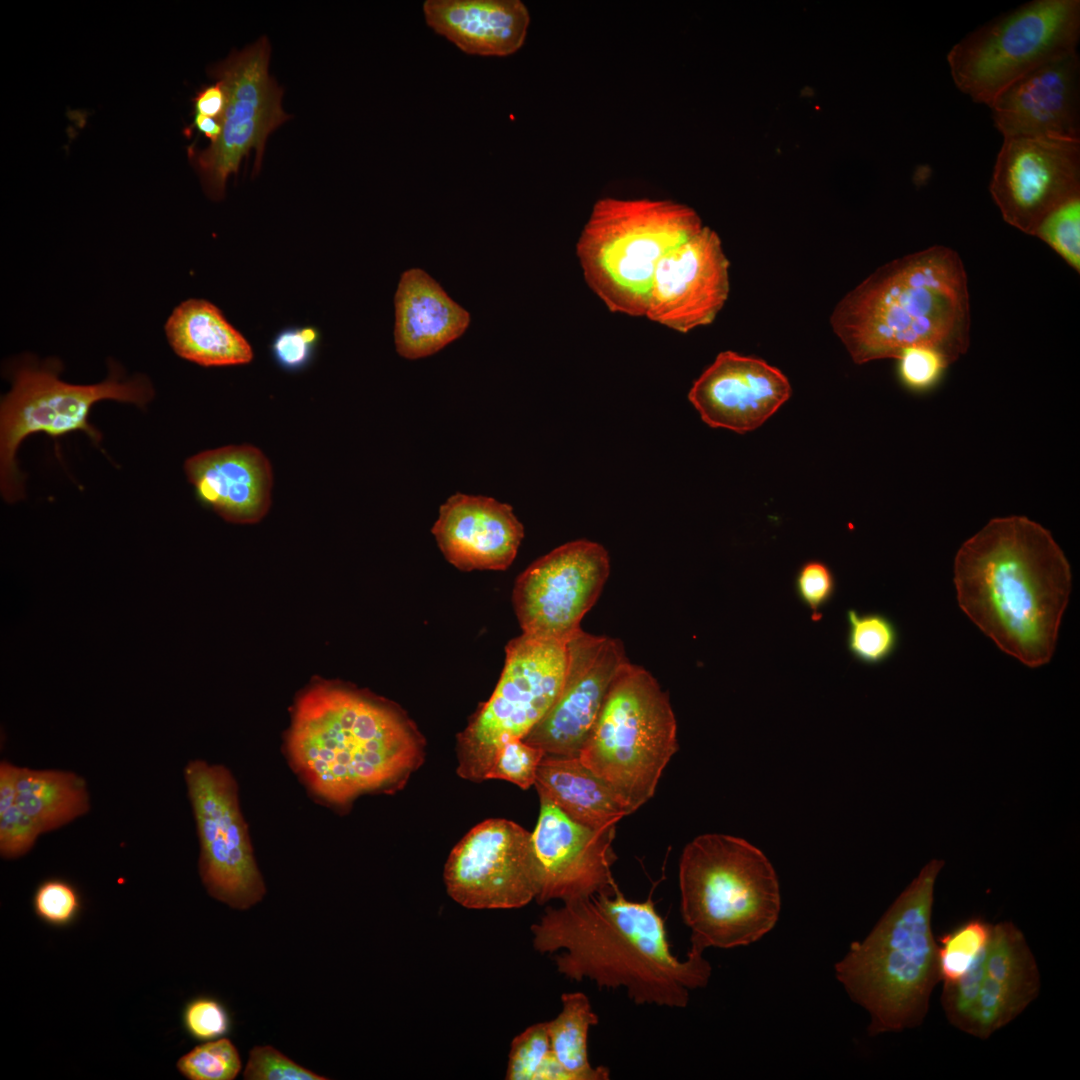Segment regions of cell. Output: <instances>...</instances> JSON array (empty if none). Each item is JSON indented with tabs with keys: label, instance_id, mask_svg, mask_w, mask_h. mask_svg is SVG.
Returning a JSON list of instances; mask_svg holds the SVG:
<instances>
[{
	"label": "cell",
	"instance_id": "obj_1",
	"mask_svg": "<svg viewBox=\"0 0 1080 1080\" xmlns=\"http://www.w3.org/2000/svg\"><path fill=\"white\" fill-rule=\"evenodd\" d=\"M962 611L1024 665L1047 664L1071 591V569L1051 533L1024 516L994 518L954 562Z\"/></svg>",
	"mask_w": 1080,
	"mask_h": 1080
},
{
	"label": "cell",
	"instance_id": "obj_2",
	"mask_svg": "<svg viewBox=\"0 0 1080 1080\" xmlns=\"http://www.w3.org/2000/svg\"><path fill=\"white\" fill-rule=\"evenodd\" d=\"M534 949L554 957L566 978H587L607 989L623 987L637 1005L683 1008L689 991L705 987L712 967L703 952L685 960L671 953L662 916L651 897L631 901L617 889L549 907L531 926Z\"/></svg>",
	"mask_w": 1080,
	"mask_h": 1080
},
{
	"label": "cell",
	"instance_id": "obj_3",
	"mask_svg": "<svg viewBox=\"0 0 1080 1080\" xmlns=\"http://www.w3.org/2000/svg\"><path fill=\"white\" fill-rule=\"evenodd\" d=\"M285 751L311 794L342 807L362 794L399 786L422 762L423 740L389 703L319 683L297 699Z\"/></svg>",
	"mask_w": 1080,
	"mask_h": 1080
},
{
	"label": "cell",
	"instance_id": "obj_4",
	"mask_svg": "<svg viewBox=\"0 0 1080 1080\" xmlns=\"http://www.w3.org/2000/svg\"><path fill=\"white\" fill-rule=\"evenodd\" d=\"M830 321L857 364L898 359L914 346L936 349L951 364L970 343L963 262L941 245L888 262L843 297Z\"/></svg>",
	"mask_w": 1080,
	"mask_h": 1080
},
{
	"label": "cell",
	"instance_id": "obj_5",
	"mask_svg": "<svg viewBox=\"0 0 1080 1080\" xmlns=\"http://www.w3.org/2000/svg\"><path fill=\"white\" fill-rule=\"evenodd\" d=\"M944 860L932 859L894 900L870 933L835 964L849 997L870 1016L868 1033L920 1026L941 981L932 930L934 889Z\"/></svg>",
	"mask_w": 1080,
	"mask_h": 1080
},
{
	"label": "cell",
	"instance_id": "obj_6",
	"mask_svg": "<svg viewBox=\"0 0 1080 1080\" xmlns=\"http://www.w3.org/2000/svg\"><path fill=\"white\" fill-rule=\"evenodd\" d=\"M681 914L691 949L749 945L770 932L781 907L775 870L757 847L724 834L686 845L679 864Z\"/></svg>",
	"mask_w": 1080,
	"mask_h": 1080
},
{
	"label": "cell",
	"instance_id": "obj_7",
	"mask_svg": "<svg viewBox=\"0 0 1080 1080\" xmlns=\"http://www.w3.org/2000/svg\"><path fill=\"white\" fill-rule=\"evenodd\" d=\"M703 227L692 208L671 200L601 198L576 243L584 280L611 312L645 316L660 259Z\"/></svg>",
	"mask_w": 1080,
	"mask_h": 1080
},
{
	"label": "cell",
	"instance_id": "obj_8",
	"mask_svg": "<svg viewBox=\"0 0 1080 1080\" xmlns=\"http://www.w3.org/2000/svg\"><path fill=\"white\" fill-rule=\"evenodd\" d=\"M678 750L668 694L653 675L628 662L613 682L578 757L633 813L655 794Z\"/></svg>",
	"mask_w": 1080,
	"mask_h": 1080
},
{
	"label": "cell",
	"instance_id": "obj_9",
	"mask_svg": "<svg viewBox=\"0 0 1080 1080\" xmlns=\"http://www.w3.org/2000/svg\"><path fill=\"white\" fill-rule=\"evenodd\" d=\"M58 359L41 363L26 360L12 372L11 390L0 407V487L12 502L22 495V477L15 455L21 442L33 433L60 437L80 430L98 444L101 434L88 420L92 406L116 400L144 407L154 396L147 377L125 378L119 365L109 364V375L96 384L76 385L59 378Z\"/></svg>",
	"mask_w": 1080,
	"mask_h": 1080
},
{
	"label": "cell",
	"instance_id": "obj_10",
	"mask_svg": "<svg viewBox=\"0 0 1080 1080\" xmlns=\"http://www.w3.org/2000/svg\"><path fill=\"white\" fill-rule=\"evenodd\" d=\"M1079 36V0H1035L974 30L947 61L958 89L989 106L1028 73L1077 53Z\"/></svg>",
	"mask_w": 1080,
	"mask_h": 1080
},
{
	"label": "cell",
	"instance_id": "obj_11",
	"mask_svg": "<svg viewBox=\"0 0 1080 1080\" xmlns=\"http://www.w3.org/2000/svg\"><path fill=\"white\" fill-rule=\"evenodd\" d=\"M567 667V641L522 633L507 644L493 694L458 737L461 777L485 779L501 745L523 739L554 705Z\"/></svg>",
	"mask_w": 1080,
	"mask_h": 1080
},
{
	"label": "cell",
	"instance_id": "obj_12",
	"mask_svg": "<svg viewBox=\"0 0 1080 1080\" xmlns=\"http://www.w3.org/2000/svg\"><path fill=\"white\" fill-rule=\"evenodd\" d=\"M269 59L270 44L263 36L240 51H232L211 68L227 96L222 131L217 141L203 150L190 146L188 155L213 200L224 197L228 177L238 173L252 148L254 172L259 171L268 136L291 118L281 106L283 88L268 72Z\"/></svg>",
	"mask_w": 1080,
	"mask_h": 1080
},
{
	"label": "cell",
	"instance_id": "obj_13",
	"mask_svg": "<svg viewBox=\"0 0 1080 1080\" xmlns=\"http://www.w3.org/2000/svg\"><path fill=\"white\" fill-rule=\"evenodd\" d=\"M184 780L200 845L198 870L207 892L233 909L260 902L266 887L244 821L238 786L223 765L195 759Z\"/></svg>",
	"mask_w": 1080,
	"mask_h": 1080
},
{
	"label": "cell",
	"instance_id": "obj_14",
	"mask_svg": "<svg viewBox=\"0 0 1080 1080\" xmlns=\"http://www.w3.org/2000/svg\"><path fill=\"white\" fill-rule=\"evenodd\" d=\"M444 882L449 896L465 908L525 906L539 892L532 833L506 819L485 820L451 851Z\"/></svg>",
	"mask_w": 1080,
	"mask_h": 1080
},
{
	"label": "cell",
	"instance_id": "obj_15",
	"mask_svg": "<svg viewBox=\"0 0 1080 1080\" xmlns=\"http://www.w3.org/2000/svg\"><path fill=\"white\" fill-rule=\"evenodd\" d=\"M606 549L585 539L563 544L517 578L512 602L525 634L561 641L575 634L609 577Z\"/></svg>",
	"mask_w": 1080,
	"mask_h": 1080
},
{
	"label": "cell",
	"instance_id": "obj_16",
	"mask_svg": "<svg viewBox=\"0 0 1080 1080\" xmlns=\"http://www.w3.org/2000/svg\"><path fill=\"white\" fill-rule=\"evenodd\" d=\"M989 190L1003 219L1034 236L1048 214L1080 197V141L1005 137Z\"/></svg>",
	"mask_w": 1080,
	"mask_h": 1080
},
{
	"label": "cell",
	"instance_id": "obj_17",
	"mask_svg": "<svg viewBox=\"0 0 1080 1080\" xmlns=\"http://www.w3.org/2000/svg\"><path fill=\"white\" fill-rule=\"evenodd\" d=\"M562 691L523 740L546 755L576 757L589 737L608 692L629 662L618 639L579 629L567 641Z\"/></svg>",
	"mask_w": 1080,
	"mask_h": 1080
},
{
	"label": "cell",
	"instance_id": "obj_18",
	"mask_svg": "<svg viewBox=\"0 0 1080 1080\" xmlns=\"http://www.w3.org/2000/svg\"><path fill=\"white\" fill-rule=\"evenodd\" d=\"M730 291L729 260L718 234L703 227L656 266L645 316L687 333L714 321Z\"/></svg>",
	"mask_w": 1080,
	"mask_h": 1080
},
{
	"label": "cell",
	"instance_id": "obj_19",
	"mask_svg": "<svg viewBox=\"0 0 1080 1080\" xmlns=\"http://www.w3.org/2000/svg\"><path fill=\"white\" fill-rule=\"evenodd\" d=\"M540 801L532 833L539 871L535 899L543 904L613 894L618 889L611 872L616 827L593 829L570 818L549 799L540 796Z\"/></svg>",
	"mask_w": 1080,
	"mask_h": 1080
},
{
	"label": "cell",
	"instance_id": "obj_20",
	"mask_svg": "<svg viewBox=\"0 0 1080 1080\" xmlns=\"http://www.w3.org/2000/svg\"><path fill=\"white\" fill-rule=\"evenodd\" d=\"M791 393L789 380L778 368L724 351L694 382L688 398L709 426L746 433L768 420Z\"/></svg>",
	"mask_w": 1080,
	"mask_h": 1080
},
{
	"label": "cell",
	"instance_id": "obj_21",
	"mask_svg": "<svg viewBox=\"0 0 1080 1080\" xmlns=\"http://www.w3.org/2000/svg\"><path fill=\"white\" fill-rule=\"evenodd\" d=\"M1077 53L1049 62L1003 90L989 105L1003 137L1080 141Z\"/></svg>",
	"mask_w": 1080,
	"mask_h": 1080
},
{
	"label": "cell",
	"instance_id": "obj_22",
	"mask_svg": "<svg viewBox=\"0 0 1080 1080\" xmlns=\"http://www.w3.org/2000/svg\"><path fill=\"white\" fill-rule=\"evenodd\" d=\"M431 531L447 561L463 571L507 569L524 536L510 505L460 493L440 507Z\"/></svg>",
	"mask_w": 1080,
	"mask_h": 1080
},
{
	"label": "cell",
	"instance_id": "obj_23",
	"mask_svg": "<svg viewBox=\"0 0 1080 1080\" xmlns=\"http://www.w3.org/2000/svg\"><path fill=\"white\" fill-rule=\"evenodd\" d=\"M185 472L198 498L228 521L256 522L270 506L271 465L254 446L203 451L186 461Z\"/></svg>",
	"mask_w": 1080,
	"mask_h": 1080
},
{
	"label": "cell",
	"instance_id": "obj_24",
	"mask_svg": "<svg viewBox=\"0 0 1080 1080\" xmlns=\"http://www.w3.org/2000/svg\"><path fill=\"white\" fill-rule=\"evenodd\" d=\"M423 13L437 34L478 56L515 53L524 44L530 23L519 0H427Z\"/></svg>",
	"mask_w": 1080,
	"mask_h": 1080
},
{
	"label": "cell",
	"instance_id": "obj_25",
	"mask_svg": "<svg viewBox=\"0 0 1080 1080\" xmlns=\"http://www.w3.org/2000/svg\"><path fill=\"white\" fill-rule=\"evenodd\" d=\"M394 304L395 345L407 359L436 353L460 337L470 322L469 313L418 268L401 275Z\"/></svg>",
	"mask_w": 1080,
	"mask_h": 1080
},
{
	"label": "cell",
	"instance_id": "obj_26",
	"mask_svg": "<svg viewBox=\"0 0 1080 1080\" xmlns=\"http://www.w3.org/2000/svg\"><path fill=\"white\" fill-rule=\"evenodd\" d=\"M539 796L593 829L616 827L632 812L614 789L576 757L545 755L535 780Z\"/></svg>",
	"mask_w": 1080,
	"mask_h": 1080
},
{
	"label": "cell",
	"instance_id": "obj_27",
	"mask_svg": "<svg viewBox=\"0 0 1080 1080\" xmlns=\"http://www.w3.org/2000/svg\"><path fill=\"white\" fill-rule=\"evenodd\" d=\"M167 340L183 359L204 367L249 363L252 347L225 318L204 299H188L174 308L165 326Z\"/></svg>",
	"mask_w": 1080,
	"mask_h": 1080
},
{
	"label": "cell",
	"instance_id": "obj_28",
	"mask_svg": "<svg viewBox=\"0 0 1080 1080\" xmlns=\"http://www.w3.org/2000/svg\"><path fill=\"white\" fill-rule=\"evenodd\" d=\"M43 833L57 830L91 809L84 777L61 769L19 768L16 803Z\"/></svg>",
	"mask_w": 1080,
	"mask_h": 1080
},
{
	"label": "cell",
	"instance_id": "obj_29",
	"mask_svg": "<svg viewBox=\"0 0 1080 1080\" xmlns=\"http://www.w3.org/2000/svg\"><path fill=\"white\" fill-rule=\"evenodd\" d=\"M561 1012L547 1022L551 1049L572 1080H607V1067H593L587 1050L590 1027L599 1023L588 997L582 992L563 993Z\"/></svg>",
	"mask_w": 1080,
	"mask_h": 1080
},
{
	"label": "cell",
	"instance_id": "obj_30",
	"mask_svg": "<svg viewBox=\"0 0 1080 1080\" xmlns=\"http://www.w3.org/2000/svg\"><path fill=\"white\" fill-rule=\"evenodd\" d=\"M986 975L1005 988L1032 1001L1040 990L1036 959L1022 931L1012 922L992 926L987 945Z\"/></svg>",
	"mask_w": 1080,
	"mask_h": 1080
},
{
	"label": "cell",
	"instance_id": "obj_31",
	"mask_svg": "<svg viewBox=\"0 0 1080 1080\" xmlns=\"http://www.w3.org/2000/svg\"><path fill=\"white\" fill-rule=\"evenodd\" d=\"M846 646L851 656L867 665H878L888 660L899 644V632L895 623L879 612L859 613L854 609L846 612Z\"/></svg>",
	"mask_w": 1080,
	"mask_h": 1080
},
{
	"label": "cell",
	"instance_id": "obj_32",
	"mask_svg": "<svg viewBox=\"0 0 1080 1080\" xmlns=\"http://www.w3.org/2000/svg\"><path fill=\"white\" fill-rule=\"evenodd\" d=\"M993 924L981 917L970 918L944 934L938 944L940 977L943 983L959 978L990 939Z\"/></svg>",
	"mask_w": 1080,
	"mask_h": 1080
},
{
	"label": "cell",
	"instance_id": "obj_33",
	"mask_svg": "<svg viewBox=\"0 0 1080 1080\" xmlns=\"http://www.w3.org/2000/svg\"><path fill=\"white\" fill-rule=\"evenodd\" d=\"M176 1067L189 1080H233L242 1062L232 1041L218 1038L195 1046L179 1058Z\"/></svg>",
	"mask_w": 1080,
	"mask_h": 1080
},
{
	"label": "cell",
	"instance_id": "obj_34",
	"mask_svg": "<svg viewBox=\"0 0 1080 1080\" xmlns=\"http://www.w3.org/2000/svg\"><path fill=\"white\" fill-rule=\"evenodd\" d=\"M1034 236L1054 249L1073 269L1080 271V197L1048 214Z\"/></svg>",
	"mask_w": 1080,
	"mask_h": 1080
},
{
	"label": "cell",
	"instance_id": "obj_35",
	"mask_svg": "<svg viewBox=\"0 0 1080 1080\" xmlns=\"http://www.w3.org/2000/svg\"><path fill=\"white\" fill-rule=\"evenodd\" d=\"M545 752L523 739L506 741L497 750L485 779H502L528 789L535 784L539 764Z\"/></svg>",
	"mask_w": 1080,
	"mask_h": 1080
},
{
	"label": "cell",
	"instance_id": "obj_36",
	"mask_svg": "<svg viewBox=\"0 0 1080 1080\" xmlns=\"http://www.w3.org/2000/svg\"><path fill=\"white\" fill-rule=\"evenodd\" d=\"M987 945L959 978L943 986L941 1002L945 1015L949 1023L961 1031L966 1026L985 978Z\"/></svg>",
	"mask_w": 1080,
	"mask_h": 1080
},
{
	"label": "cell",
	"instance_id": "obj_37",
	"mask_svg": "<svg viewBox=\"0 0 1080 1080\" xmlns=\"http://www.w3.org/2000/svg\"><path fill=\"white\" fill-rule=\"evenodd\" d=\"M551 1053L547 1022L526 1028L511 1042L505 1079L535 1080Z\"/></svg>",
	"mask_w": 1080,
	"mask_h": 1080
},
{
	"label": "cell",
	"instance_id": "obj_38",
	"mask_svg": "<svg viewBox=\"0 0 1080 1080\" xmlns=\"http://www.w3.org/2000/svg\"><path fill=\"white\" fill-rule=\"evenodd\" d=\"M32 905L36 916L43 922L63 927L77 918L81 909V899L77 889L70 882L60 878H50L37 886Z\"/></svg>",
	"mask_w": 1080,
	"mask_h": 1080
},
{
	"label": "cell",
	"instance_id": "obj_39",
	"mask_svg": "<svg viewBox=\"0 0 1080 1080\" xmlns=\"http://www.w3.org/2000/svg\"><path fill=\"white\" fill-rule=\"evenodd\" d=\"M836 578L831 568L820 560H809L798 569L794 589L798 599L812 612L814 621L820 620L836 592Z\"/></svg>",
	"mask_w": 1080,
	"mask_h": 1080
},
{
	"label": "cell",
	"instance_id": "obj_40",
	"mask_svg": "<svg viewBox=\"0 0 1080 1080\" xmlns=\"http://www.w3.org/2000/svg\"><path fill=\"white\" fill-rule=\"evenodd\" d=\"M243 1076L246 1080L327 1079L297 1064L269 1045L255 1046L250 1050Z\"/></svg>",
	"mask_w": 1080,
	"mask_h": 1080
},
{
	"label": "cell",
	"instance_id": "obj_41",
	"mask_svg": "<svg viewBox=\"0 0 1080 1080\" xmlns=\"http://www.w3.org/2000/svg\"><path fill=\"white\" fill-rule=\"evenodd\" d=\"M183 1025L194 1039L209 1041L222 1038L231 1029L226 1007L217 999L202 996L188 1002L182 1014Z\"/></svg>",
	"mask_w": 1080,
	"mask_h": 1080
},
{
	"label": "cell",
	"instance_id": "obj_42",
	"mask_svg": "<svg viewBox=\"0 0 1080 1080\" xmlns=\"http://www.w3.org/2000/svg\"><path fill=\"white\" fill-rule=\"evenodd\" d=\"M42 829L37 822L14 804L0 814V855L14 860L26 855L36 844Z\"/></svg>",
	"mask_w": 1080,
	"mask_h": 1080
},
{
	"label": "cell",
	"instance_id": "obj_43",
	"mask_svg": "<svg viewBox=\"0 0 1080 1080\" xmlns=\"http://www.w3.org/2000/svg\"><path fill=\"white\" fill-rule=\"evenodd\" d=\"M898 360L901 380L914 390L930 388L950 365L942 353L925 346L905 349Z\"/></svg>",
	"mask_w": 1080,
	"mask_h": 1080
},
{
	"label": "cell",
	"instance_id": "obj_44",
	"mask_svg": "<svg viewBox=\"0 0 1080 1080\" xmlns=\"http://www.w3.org/2000/svg\"><path fill=\"white\" fill-rule=\"evenodd\" d=\"M318 333L312 327L290 328L280 332L272 351L277 362L287 369H299L309 361Z\"/></svg>",
	"mask_w": 1080,
	"mask_h": 1080
},
{
	"label": "cell",
	"instance_id": "obj_45",
	"mask_svg": "<svg viewBox=\"0 0 1080 1080\" xmlns=\"http://www.w3.org/2000/svg\"><path fill=\"white\" fill-rule=\"evenodd\" d=\"M195 113L215 118L221 122L227 96L223 84L217 81L200 90L193 99Z\"/></svg>",
	"mask_w": 1080,
	"mask_h": 1080
},
{
	"label": "cell",
	"instance_id": "obj_46",
	"mask_svg": "<svg viewBox=\"0 0 1080 1080\" xmlns=\"http://www.w3.org/2000/svg\"><path fill=\"white\" fill-rule=\"evenodd\" d=\"M19 768L7 760L0 762V814L16 803Z\"/></svg>",
	"mask_w": 1080,
	"mask_h": 1080
},
{
	"label": "cell",
	"instance_id": "obj_47",
	"mask_svg": "<svg viewBox=\"0 0 1080 1080\" xmlns=\"http://www.w3.org/2000/svg\"><path fill=\"white\" fill-rule=\"evenodd\" d=\"M193 126H195L199 132L203 133L211 143L217 141L222 131V125L219 120L199 113H195L194 115Z\"/></svg>",
	"mask_w": 1080,
	"mask_h": 1080
}]
</instances>
